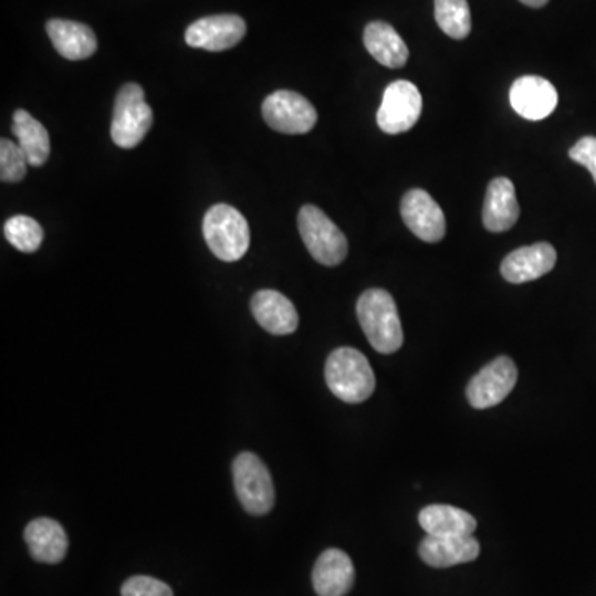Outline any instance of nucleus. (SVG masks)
<instances>
[{
  "mask_svg": "<svg viewBox=\"0 0 596 596\" xmlns=\"http://www.w3.org/2000/svg\"><path fill=\"white\" fill-rule=\"evenodd\" d=\"M356 315L373 348L383 355H391L401 348L402 326L398 306L389 292L369 289L356 303Z\"/></svg>",
  "mask_w": 596,
  "mask_h": 596,
  "instance_id": "f257e3e1",
  "label": "nucleus"
},
{
  "mask_svg": "<svg viewBox=\"0 0 596 596\" xmlns=\"http://www.w3.org/2000/svg\"><path fill=\"white\" fill-rule=\"evenodd\" d=\"M330 391L345 402L366 401L375 391L376 378L372 365L358 349L342 346L330 353L325 365Z\"/></svg>",
  "mask_w": 596,
  "mask_h": 596,
  "instance_id": "f03ea898",
  "label": "nucleus"
},
{
  "mask_svg": "<svg viewBox=\"0 0 596 596\" xmlns=\"http://www.w3.org/2000/svg\"><path fill=\"white\" fill-rule=\"evenodd\" d=\"M202 234L219 261H241L251 245L248 221L229 205H216L206 212Z\"/></svg>",
  "mask_w": 596,
  "mask_h": 596,
  "instance_id": "7ed1b4c3",
  "label": "nucleus"
},
{
  "mask_svg": "<svg viewBox=\"0 0 596 596\" xmlns=\"http://www.w3.org/2000/svg\"><path fill=\"white\" fill-rule=\"evenodd\" d=\"M299 232L310 255L318 264L335 268L348 254V241L338 226L316 206L306 205L299 212Z\"/></svg>",
  "mask_w": 596,
  "mask_h": 596,
  "instance_id": "20e7f679",
  "label": "nucleus"
},
{
  "mask_svg": "<svg viewBox=\"0 0 596 596\" xmlns=\"http://www.w3.org/2000/svg\"><path fill=\"white\" fill-rule=\"evenodd\" d=\"M153 125V109L145 98V90L138 83H126L115 100L113 109V143L119 148H136Z\"/></svg>",
  "mask_w": 596,
  "mask_h": 596,
  "instance_id": "39448f33",
  "label": "nucleus"
},
{
  "mask_svg": "<svg viewBox=\"0 0 596 596\" xmlns=\"http://www.w3.org/2000/svg\"><path fill=\"white\" fill-rule=\"evenodd\" d=\"M236 494L245 512L265 515L274 509L275 489L268 466L252 452H241L232 464Z\"/></svg>",
  "mask_w": 596,
  "mask_h": 596,
  "instance_id": "423d86ee",
  "label": "nucleus"
},
{
  "mask_svg": "<svg viewBox=\"0 0 596 596\" xmlns=\"http://www.w3.org/2000/svg\"><path fill=\"white\" fill-rule=\"evenodd\" d=\"M262 116L275 132L284 135H305L316 125V109L312 103L291 90H279L262 103Z\"/></svg>",
  "mask_w": 596,
  "mask_h": 596,
  "instance_id": "0eeeda50",
  "label": "nucleus"
},
{
  "mask_svg": "<svg viewBox=\"0 0 596 596\" xmlns=\"http://www.w3.org/2000/svg\"><path fill=\"white\" fill-rule=\"evenodd\" d=\"M421 112L422 96L418 86L408 80H398L385 90L376 123L381 132L399 135L409 132L418 123Z\"/></svg>",
  "mask_w": 596,
  "mask_h": 596,
  "instance_id": "6e6552de",
  "label": "nucleus"
},
{
  "mask_svg": "<svg viewBox=\"0 0 596 596\" xmlns=\"http://www.w3.org/2000/svg\"><path fill=\"white\" fill-rule=\"evenodd\" d=\"M517 376L515 363L508 356H499L469 381L468 401L475 409L494 408L511 395Z\"/></svg>",
  "mask_w": 596,
  "mask_h": 596,
  "instance_id": "1a4fd4ad",
  "label": "nucleus"
},
{
  "mask_svg": "<svg viewBox=\"0 0 596 596\" xmlns=\"http://www.w3.org/2000/svg\"><path fill=\"white\" fill-rule=\"evenodd\" d=\"M248 32L244 19L234 13L202 17L186 30V43L192 49L224 52L244 39Z\"/></svg>",
  "mask_w": 596,
  "mask_h": 596,
  "instance_id": "9d476101",
  "label": "nucleus"
},
{
  "mask_svg": "<svg viewBox=\"0 0 596 596\" xmlns=\"http://www.w3.org/2000/svg\"><path fill=\"white\" fill-rule=\"evenodd\" d=\"M401 218L416 238L429 244L441 241L446 236L445 212L425 189L406 192L401 201Z\"/></svg>",
  "mask_w": 596,
  "mask_h": 596,
  "instance_id": "9b49d317",
  "label": "nucleus"
},
{
  "mask_svg": "<svg viewBox=\"0 0 596 596\" xmlns=\"http://www.w3.org/2000/svg\"><path fill=\"white\" fill-rule=\"evenodd\" d=\"M512 108L531 122H541L555 112L558 105V93L548 80L542 76L527 75L515 80L511 86Z\"/></svg>",
  "mask_w": 596,
  "mask_h": 596,
  "instance_id": "f8f14e48",
  "label": "nucleus"
},
{
  "mask_svg": "<svg viewBox=\"0 0 596 596\" xmlns=\"http://www.w3.org/2000/svg\"><path fill=\"white\" fill-rule=\"evenodd\" d=\"M557 264V252L548 242L527 245L511 252L501 265V274L511 284L537 281Z\"/></svg>",
  "mask_w": 596,
  "mask_h": 596,
  "instance_id": "ddd939ff",
  "label": "nucleus"
},
{
  "mask_svg": "<svg viewBox=\"0 0 596 596\" xmlns=\"http://www.w3.org/2000/svg\"><path fill=\"white\" fill-rule=\"evenodd\" d=\"M313 588L318 596H345L355 584L352 558L338 548H328L313 567Z\"/></svg>",
  "mask_w": 596,
  "mask_h": 596,
  "instance_id": "4468645a",
  "label": "nucleus"
},
{
  "mask_svg": "<svg viewBox=\"0 0 596 596\" xmlns=\"http://www.w3.org/2000/svg\"><path fill=\"white\" fill-rule=\"evenodd\" d=\"M251 310L255 322L272 335H291L297 330V310L281 292L259 291L251 300Z\"/></svg>",
  "mask_w": 596,
  "mask_h": 596,
  "instance_id": "2eb2a0df",
  "label": "nucleus"
},
{
  "mask_svg": "<svg viewBox=\"0 0 596 596\" xmlns=\"http://www.w3.org/2000/svg\"><path fill=\"white\" fill-rule=\"evenodd\" d=\"M481 554V545L474 535L468 537H432L428 535L419 545V557L435 568H449L454 565L474 562Z\"/></svg>",
  "mask_w": 596,
  "mask_h": 596,
  "instance_id": "dca6fc26",
  "label": "nucleus"
},
{
  "mask_svg": "<svg viewBox=\"0 0 596 596\" xmlns=\"http://www.w3.org/2000/svg\"><path fill=\"white\" fill-rule=\"evenodd\" d=\"M521 208L511 179L495 178L489 185L485 192L484 211L482 222L491 232H505L514 228L517 222Z\"/></svg>",
  "mask_w": 596,
  "mask_h": 596,
  "instance_id": "f3484780",
  "label": "nucleus"
},
{
  "mask_svg": "<svg viewBox=\"0 0 596 596\" xmlns=\"http://www.w3.org/2000/svg\"><path fill=\"white\" fill-rule=\"evenodd\" d=\"M23 537L33 561L40 564H60L69 552V537L53 519L42 517L30 522Z\"/></svg>",
  "mask_w": 596,
  "mask_h": 596,
  "instance_id": "a211bd4d",
  "label": "nucleus"
},
{
  "mask_svg": "<svg viewBox=\"0 0 596 596\" xmlns=\"http://www.w3.org/2000/svg\"><path fill=\"white\" fill-rule=\"evenodd\" d=\"M46 33L56 52L66 60L90 59L98 49L95 32L85 23L52 19L46 22Z\"/></svg>",
  "mask_w": 596,
  "mask_h": 596,
  "instance_id": "6ab92c4d",
  "label": "nucleus"
},
{
  "mask_svg": "<svg viewBox=\"0 0 596 596\" xmlns=\"http://www.w3.org/2000/svg\"><path fill=\"white\" fill-rule=\"evenodd\" d=\"M419 525L432 537H468L478 522L469 512L452 505L432 504L419 512Z\"/></svg>",
  "mask_w": 596,
  "mask_h": 596,
  "instance_id": "aec40b11",
  "label": "nucleus"
},
{
  "mask_svg": "<svg viewBox=\"0 0 596 596\" xmlns=\"http://www.w3.org/2000/svg\"><path fill=\"white\" fill-rule=\"evenodd\" d=\"M363 43H365L369 55L388 69H401L408 62V46L389 23H368L365 33H363Z\"/></svg>",
  "mask_w": 596,
  "mask_h": 596,
  "instance_id": "412c9836",
  "label": "nucleus"
},
{
  "mask_svg": "<svg viewBox=\"0 0 596 596\" xmlns=\"http://www.w3.org/2000/svg\"><path fill=\"white\" fill-rule=\"evenodd\" d=\"M12 133L19 139V146L25 153L30 166H43L50 156V136L45 126L33 118L25 109L13 113Z\"/></svg>",
  "mask_w": 596,
  "mask_h": 596,
  "instance_id": "4be33fe9",
  "label": "nucleus"
},
{
  "mask_svg": "<svg viewBox=\"0 0 596 596\" xmlns=\"http://www.w3.org/2000/svg\"><path fill=\"white\" fill-rule=\"evenodd\" d=\"M436 22L451 39L462 40L471 33L472 20L468 0H436Z\"/></svg>",
  "mask_w": 596,
  "mask_h": 596,
  "instance_id": "5701e85b",
  "label": "nucleus"
},
{
  "mask_svg": "<svg viewBox=\"0 0 596 596\" xmlns=\"http://www.w3.org/2000/svg\"><path fill=\"white\" fill-rule=\"evenodd\" d=\"M3 234L17 251L25 252V254L39 251L43 242V229L40 228L35 219L29 218V216L10 218L3 224Z\"/></svg>",
  "mask_w": 596,
  "mask_h": 596,
  "instance_id": "b1692460",
  "label": "nucleus"
},
{
  "mask_svg": "<svg viewBox=\"0 0 596 596\" xmlns=\"http://www.w3.org/2000/svg\"><path fill=\"white\" fill-rule=\"evenodd\" d=\"M25 153L20 148L19 143L2 138L0 142V179L2 182H19L27 175Z\"/></svg>",
  "mask_w": 596,
  "mask_h": 596,
  "instance_id": "393cba45",
  "label": "nucleus"
},
{
  "mask_svg": "<svg viewBox=\"0 0 596 596\" xmlns=\"http://www.w3.org/2000/svg\"><path fill=\"white\" fill-rule=\"evenodd\" d=\"M122 596H175L172 595L171 587L166 585L165 582L158 581V578L146 577V575H138V577L128 578L123 584Z\"/></svg>",
  "mask_w": 596,
  "mask_h": 596,
  "instance_id": "a878e982",
  "label": "nucleus"
},
{
  "mask_svg": "<svg viewBox=\"0 0 596 596\" xmlns=\"http://www.w3.org/2000/svg\"><path fill=\"white\" fill-rule=\"evenodd\" d=\"M572 161L585 166L594 176L596 185V138L595 136H584L574 148L568 151Z\"/></svg>",
  "mask_w": 596,
  "mask_h": 596,
  "instance_id": "bb28decb",
  "label": "nucleus"
},
{
  "mask_svg": "<svg viewBox=\"0 0 596 596\" xmlns=\"http://www.w3.org/2000/svg\"><path fill=\"white\" fill-rule=\"evenodd\" d=\"M522 3H525V6L534 7V9H539V7H544L545 3L548 2V0H521Z\"/></svg>",
  "mask_w": 596,
  "mask_h": 596,
  "instance_id": "cd10ccee",
  "label": "nucleus"
}]
</instances>
